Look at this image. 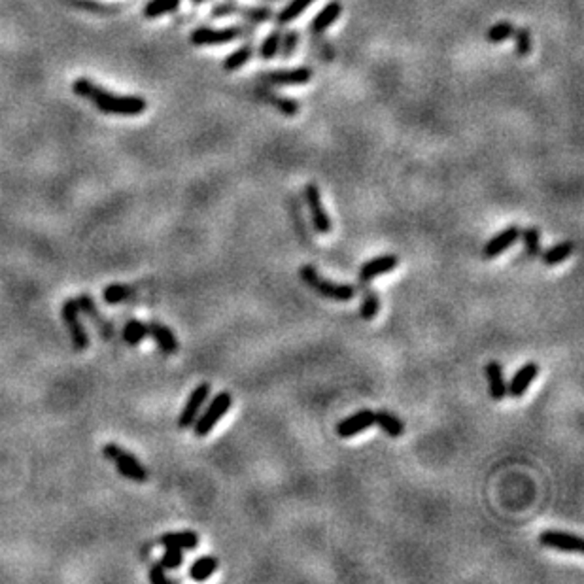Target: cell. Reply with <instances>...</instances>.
<instances>
[{"label": "cell", "instance_id": "4dcf8cb0", "mask_svg": "<svg viewBox=\"0 0 584 584\" xmlns=\"http://www.w3.org/2000/svg\"><path fill=\"white\" fill-rule=\"evenodd\" d=\"M280 38H282V32L280 29H274L272 32L265 36V40L261 42L260 46V57L263 61H272L274 57H278V49H280Z\"/></svg>", "mask_w": 584, "mask_h": 584}, {"label": "cell", "instance_id": "2e32d148", "mask_svg": "<svg viewBox=\"0 0 584 584\" xmlns=\"http://www.w3.org/2000/svg\"><path fill=\"white\" fill-rule=\"evenodd\" d=\"M78 307H80V314H85V318H89L91 322L95 324V327L99 329V333H101L107 341H110L114 336V327L112 324L108 322L104 316H102L99 310H97V305H95L93 297L89 296V293H82V296L78 297Z\"/></svg>", "mask_w": 584, "mask_h": 584}, {"label": "cell", "instance_id": "ba28073f", "mask_svg": "<svg viewBox=\"0 0 584 584\" xmlns=\"http://www.w3.org/2000/svg\"><path fill=\"white\" fill-rule=\"evenodd\" d=\"M210 389H212L210 384L202 382L189 394L188 401H185L182 413L178 416V427H180V430H189V427L193 425L197 416L201 414L205 403H207L208 397H210Z\"/></svg>", "mask_w": 584, "mask_h": 584}, {"label": "cell", "instance_id": "7c38bea8", "mask_svg": "<svg viewBox=\"0 0 584 584\" xmlns=\"http://www.w3.org/2000/svg\"><path fill=\"white\" fill-rule=\"evenodd\" d=\"M375 425V410L371 408H360L358 413L350 414L348 418L341 420L336 424V435L341 439H352V437L360 435L363 431Z\"/></svg>", "mask_w": 584, "mask_h": 584}, {"label": "cell", "instance_id": "7a4b0ae2", "mask_svg": "<svg viewBox=\"0 0 584 584\" xmlns=\"http://www.w3.org/2000/svg\"><path fill=\"white\" fill-rule=\"evenodd\" d=\"M299 276L308 288H312L316 293L329 299V301L348 303L355 297V288L352 284H339L327 280V278H322L314 265H303L299 269Z\"/></svg>", "mask_w": 584, "mask_h": 584}, {"label": "cell", "instance_id": "5bb4252c", "mask_svg": "<svg viewBox=\"0 0 584 584\" xmlns=\"http://www.w3.org/2000/svg\"><path fill=\"white\" fill-rule=\"evenodd\" d=\"M397 267H399V257H397L396 254L377 255V257H372V260L365 261V263L361 265L360 280L363 284H369L372 282L375 278L396 271Z\"/></svg>", "mask_w": 584, "mask_h": 584}, {"label": "cell", "instance_id": "f546056e", "mask_svg": "<svg viewBox=\"0 0 584 584\" xmlns=\"http://www.w3.org/2000/svg\"><path fill=\"white\" fill-rule=\"evenodd\" d=\"M180 6V0H150L144 8V16L150 19L161 18L166 13H172Z\"/></svg>", "mask_w": 584, "mask_h": 584}, {"label": "cell", "instance_id": "ab89813d", "mask_svg": "<svg viewBox=\"0 0 584 584\" xmlns=\"http://www.w3.org/2000/svg\"><path fill=\"white\" fill-rule=\"evenodd\" d=\"M272 2H274V0H272Z\"/></svg>", "mask_w": 584, "mask_h": 584}, {"label": "cell", "instance_id": "277c9868", "mask_svg": "<svg viewBox=\"0 0 584 584\" xmlns=\"http://www.w3.org/2000/svg\"><path fill=\"white\" fill-rule=\"evenodd\" d=\"M102 454H104V458L114 461L116 469H118V471L121 473L125 478H129V480H133V482H140V484L148 480V471H146V467L142 466L136 456H133L130 452H125L119 444H116V443L104 444Z\"/></svg>", "mask_w": 584, "mask_h": 584}, {"label": "cell", "instance_id": "9c48e42d", "mask_svg": "<svg viewBox=\"0 0 584 584\" xmlns=\"http://www.w3.org/2000/svg\"><path fill=\"white\" fill-rule=\"evenodd\" d=\"M305 201H307L308 212H310V218H312L314 229L318 231L320 235H329L333 225H331L329 214L324 208L320 188L316 183H307V188H305Z\"/></svg>", "mask_w": 584, "mask_h": 584}, {"label": "cell", "instance_id": "1f68e13d", "mask_svg": "<svg viewBox=\"0 0 584 584\" xmlns=\"http://www.w3.org/2000/svg\"><path fill=\"white\" fill-rule=\"evenodd\" d=\"M514 35V25L511 21H499V23L492 25L488 32H486V40L490 44H503Z\"/></svg>", "mask_w": 584, "mask_h": 584}, {"label": "cell", "instance_id": "6da1fadb", "mask_svg": "<svg viewBox=\"0 0 584 584\" xmlns=\"http://www.w3.org/2000/svg\"><path fill=\"white\" fill-rule=\"evenodd\" d=\"M72 91L87 99L95 108H99L104 114H118V116H140L142 112L148 110V102L142 97H123V95L108 93L99 85H95L91 80L80 78L72 85Z\"/></svg>", "mask_w": 584, "mask_h": 584}, {"label": "cell", "instance_id": "d4e9b609", "mask_svg": "<svg viewBox=\"0 0 584 584\" xmlns=\"http://www.w3.org/2000/svg\"><path fill=\"white\" fill-rule=\"evenodd\" d=\"M219 561L216 556H202V558H199V560H195L193 564H191V567H189V577L193 578L195 583H202V580H207V578H210L216 573V569H218Z\"/></svg>", "mask_w": 584, "mask_h": 584}, {"label": "cell", "instance_id": "d590c367", "mask_svg": "<svg viewBox=\"0 0 584 584\" xmlns=\"http://www.w3.org/2000/svg\"><path fill=\"white\" fill-rule=\"evenodd\" d=\"M159 564L165 567L166 571H169V569H178V567L183 564V550L172 549V547H166L165 554L161 556Z\"/></svg>", "mask_w": 584, "mask_h": 584}, {"label": "cell", "instance_id": "836d02e7", "mask_svg": "<svg viewBox=\"0 0 584 584\" xmlns=\"http://www.w3.org/2000/svg\"><path fill=\"white\" fill-rule=\"evenodd\" d=\"M130 296H133V289H130V286H125V284H110L104 289V301L108 305H118V303L127 301Z\"/></svg>", "mask_w": 584, "mask_h": 584}, {"label": "cell", "instance_id": "74e56055", "mask_svg": "<svg viewBox=\"0 0 584 584\" xmlns=\"http://www.w3.org/2000/svg\"><path fill=\"white\" fill-rule=\"evenodd\" d=\"M320 54H322V59L324 61H331L333 59V47L325 40H322L320 42Z\"/></svg>", "mask_w": 584, "mask_h": 584}, {"label": "cell", "instance_id": "603a6c76", "mask_svg": "<svg viewBox=\"0 0 584 584\" xmlns=\"http://www.w3.org/2000/svg\"><path fill=\"white\" fill-rule=\"evenodd\" d=\"M573 252H575V242L564 241L554 244V246H550L545 252H541V260H543V263L547 267H554L564 263L567 257H571Z\"/></svg>", "mask_w": 584, "mask_h": 584}, {"label": "cell", "instance_id": "d6986e66", "mask_svg": "<svg viewBox=\"0 0 584 584\" xmlns=\"http://www.w3.org/2000/svg\"><path fill=\"white\" fill-rule=\"evenodd\" d=\"M341 13H343L341 2L331 0V2H327V4L314 16V19L310 21V25H308V29H310L312 35H322V32H325V30L329 29L331 25L335 23L336 19L341 18Z\"/></svg>", "mask_w": 584, "mask_h": 584}, {"label": "cell", "instance_id": "52a82bcc", "mask_svg": "<svg viewBox=\"0 0 584 584\" xmlns=\"http://www.w3.org/2000/svg\"><path fill=\"white\" fill-rule=\"evenodd\" d=\"M63 320H65L68 333H71L72 346L76 352H83L89 346V336L87 331L83 327L82 320H80V307H78L76 299H66L63 305Z\"/></svg>", "mask_w": 584, "mask_h": 584}, {"label": "cell", "instance_id": "7402d4cb", "mask_svg": "<svg viewBox=\"0 0 584 584\" xmlns=\"http://www.w3.org/2000/svg\"><path fill=\"white\" fill-rule=\"evenodd\" d=\"M375 424L391 439H399L405 433V422L391 410H378L375 413Z\"/></svg>", "mask_w": 584, "mask_h": 584}, {"label": "cell", "instance_id": "e575fe53", "mask_svg": "<svg viewBox=\"0 0 584 584\" xmlns=\"http://www.w3.org/2000/svg\"><path fill=\"white\" fill-rule=\"evenodd\" d=\"M514 49H516V55L518 57H528L531 51V32L530 29H522L514 30Z\"/></svg>", "mask_w": 584, "mask_h": 584}, {"label": "cell", "instance_id": "30bf717a", "mask_svg": "<svg viewBox=\"0 0 584 584\" xmlns=\"http://www.w3.org/2000/svg\"><path fill=\"white\" fill-rule=\"evenodd\" d=\"M539 543L547 547V549L561 550V552H569V554H580L584 549L583 539L569 533V531L560 530H547L539 535Z\"/></svg>", "mask_w": 584, "mask_h": 584}, {"label": "cell", "instance_id": "83f0119b", "mask_svg": "<svg viewBox=\"0 0 584 584\" xmlns=\"http://www.w3.org/2000/svg\"><path fill=\"white\" fill-rule=\"evenodd\" d=\"M378 312H380V297H378V293L375 289H367L365 293H363V299H361V320L372 322V320L378 316Z\"/></svg>", "mask_w": 584, "mask_h": 584}, {"label": "cell", "instance_id": "8992f818", "mask_svg": "<svg viewBox=\"0 0 584 584\" xmlns=\"http://www.w3.org/2000/svg\"><path fill=\"white\" fill-rule=\"evenodd\" d=\"M229 16H241L250 23H265L272 19L274 13L269 6H244L233 2H219L212 6V18H229Z\"/></svg>", "mask_w": 584, "mask_h": 584}, {"label": "cell", "instance_id": "4316f807", "mask_svg": "<svg viewBox=\"0 0 584 584\" xmlns=\"http://www.w3.org/2000/svg\"><path fill=\"white\" fill-rule=\"evenodd\" d=\"M520 238L524 242V248L530 257H539L541 255V229L539 227H525L520 229Z\"/></svg>", "mask_w": 584, "mask_h": 584}, {"label": "cell", "instance_id": "d6a6232c", "mask_svg": "<svg viewBox=\"0 0 584 584\" xmlns=\"http://www.w3.org/2000/svg\"><path fill=\"white\" fill-rule=\"evenodd\" d=\"M299 40H301V35L297 30H288L284 32L282 38H280V49H278V55L282 59H291L296 55L297 47H299Z\"/></svg>", "mask_w": 584, "mask_h": 584}, {"label": "cell", "instance_id": "f1b7e54d", "mask_svg": "<svg viewBox=\"0 0 584 584\" xmlns=\"http://www.w3.org/2000/svg\"><path fill=\"white\" fill-rule=\"evenodd\" d=\"M146 335H148V327H146V324L140 322V320H129V322L125 324L123 339L129 346H138V344L146 339Z\"/></svg>", "mask_w": 584, "mask_h": 584}, {"label": "cell", "instance_id": "cb8c5ba5", "mask_svg": "<svg viewBox=\"0 0 584 584\" xmlns=\"http://www.w3.org/2000/svg\"><path fill=\"white\" fill-rule=\"evenodd\" d=\"M255 46L254 42H246L244 46L236 47L235 51L231 55H227L224 59V71L227 72H235L238 68H242L244 65H248L250 59L254 57Z\"/></svg>", "mask_w": 584, "mask_h": 584}, {"label": "cell", "instance_id": "5b68a950", "mask_svg": "<svg viewBox=\"0 0 584 584\" xmlns=\"http://www.w3.org/2000/svg\"><path fill=\"white\" fill-rule=\"evenodd\" d=\"M248 32L246 25L238 27H225V29H210V27H197L191 32L189 40L193 46H224L231 44L233 40H238L241 36Z\"/></svg>", "mask_w": 584, "mask_h": 584}, {"label": "cell", "instance_id": "8fae6325", "mask_svg": "<svg viewBox=\"0 0 584 584\" xmlns=\"http://www.w3.org/2000/svg\"><path fill=\"white\" fill-rule=\"evenodd\" d=\"M314 72L310 66H296V68H276L267 72L261 80L269 85H307L312 82Z\"/></svg>", "mask_w": 584, "mask_h": 584}, {"label": "cell", "instance_id": "ac0fdd59", "mask_svg": "<svg viewBox=\"0 0 584 584\" xmlns=\"http://www.w3.org/2000/svg\"><path fill=\"white\" fill-rule=\"evenodd\" d=\"M146 327H148V335L154 336L157 348H159L163 354L165 355L176 354L178 341H176V335L172 333L171 327H166V325L161 324V322H150V324H146Z\"/></svg>", "mask_w": 584, "mask_h": 584}, {"label": "cell", "instance_id": "484cf974", "mask_svg": "<svg viewBox=\"0 0 584 584\" xmlns=\"http://www.w3.org/2000/svg\"><path fill=\"white\" fill-rule=\"evenodd\" d=\"M314 2H316V0H291L288 6L276 13V23L288 25L291 23V21H296L299 16L305 13V10H307L308 6H312Z\"/></svg>", "mask_w": 584, "mask_h": 584}, {"label": "cell", "instance_id": "ffe728a7", "mask_svg": "<svg viewBox=\"0 0 584 584\" xmlns=\"http://www.w3.org/2000/svg\"><path fill=\"white\" fill-rule=\"evenodd\" d=\"M157 543L161 547H172V549L180 550H191L199 547V533L195 531H171V533H163Z\"/></svg>", "mask_w": 584, "mask_h": 584}, {"label": "cell", "instance_id": "9a60e30c", "mask_svg": "<svg viewBox=\"0 0 584 584\" xmlns=\"http://www.w3.org/2000/svg\"><path fill=\"white\" fill-rule=\"evenodd\" d=\"M518 238H520L518 225H509V227H505L503 231L496 233V235L492 236L490 241L484 244V257H486V260L499 257V255L505 254L511 246H514Z\"/></svg>", "mask_w": 584, "mask_h": 584}, {"label": "cell", "instance_id": "8d00e7d4", "mask_svg": "<svg viewBox=\"0 0 584 584\" xmlns=\"http://www.w3.org/2000/svg\"><path fill=\"white\" fill-rule=\"evenodd\" d=\"M150 583L152 584H169V577H166V569L161 566L159 561H155L150 567Z\"/></svg>", "mask_w": 584, "mask_h": 584}, {"label": "cell", "instance_id": "3957f363", "mask_svg": "<svg viewBox=\"0 0 584 584\" xmlns=\"http://www.w3.org/2000/svg\"><path fill=\"white\" fill-rule=\"evenodd\" d=\"M231 405H233V396H231L229 391H219L218 396H214L207 405V408L201 410V414L197 416V420L191 425L195 435L199 437V439H205V437L210 435L214 427L218 425L219 420L229 413Z\"/></svg>", "mask_w": 584, "mask_h": 584}, {"label": "cell", "instance_id": "e0dca14e", "mask_svg": "<svg viewBox=\"0 0 584 584\" xmlns=\"http://www.w3.org/2000/svg\"><path fill=\"white\" fill-rule=\"evenodd\" d=\"M484 375L488 380V394L494 401H503L507 397V380L499 361L492 360L484 367Z\"/></svg>", "mask_w": 584, "mask_h": 584}, {"label": "cell", "instance_id": "f35d334b", "mask_svg": "<svg viewBox=\"0 0 584 584\" xmlns=\"http://www.w3.org/2000/svg\"><path fill=\"white\" fill-rule=\"evenodd\" d=\"M191 2H195V4H201V2H205V0H191Z\"/></svg>", "mask_w": 584, "mask_h": 584}, {"label": "cell", "instance_id": "4fadbf2b", "mask_svg": "<svg viewBox=\"0 0 584 584\" xmlns=\"http://www.w3.org/2000/svg\"><path fill=\"white\" fill-rule=\"evenodd\" d=\"M541 372V367L535 361H528L524 365L520 367L518 371L514 372L511 382L507 384V396L514 397V399H520L528 394V389L533 384V380L539 377Z\"/></svg>", "mask_w": 584, "mask_h": 584}, {"label": "cell", "instance_id": "44dd1931", "mask_svg": "<svg viewBox=\"0 0 584 584\" xmlns=\"http://www.w3.org/2000/svg\"><path fill=\"white\" fill-rule=\"evenodd\" d=\"M260 97L265 102H269L274 110L284 114L286 118H296L299 110H301L299 102L296 99H291V97H284V95L271 93V91H260Z\"/></svg>", "mask_w": 584, "mask_h": 584}]
</instances>
